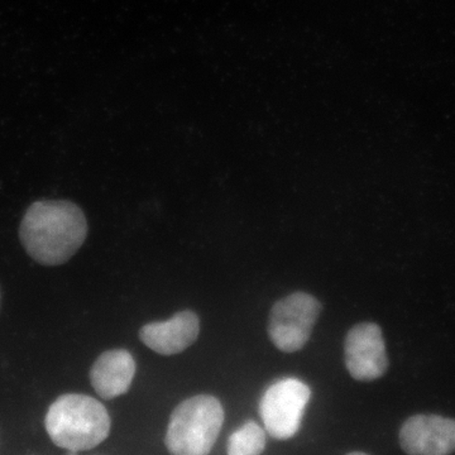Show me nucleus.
I'll list each match as a JSON object with an SVG mask.
<instances>
[{"mask_svg":"<svg viewBox=\"0 0 455 455\" xmlns=\"http://www.w3.org/2000/svg\"><path fill=\"white\" fill-rule=\"evenodd\" d=\"M136 362L128 350L113 349L99 355L90 372L95 392L104 400L122 396L131 388Z\"/></svg>","mask_w":455,"mask_h":455,"instance_id":"1a4fd4ad","label":"nucleus"},{"mask_svg":"<svg viewBox=\"0 0 455 455\" xmlns=\"http://www.w3.org/2000/svg\"><path fill=\"white\" fill-rule=\"evenodd\" d=\"M266 448V433L259 424L248 421L228 439V455H260Z\"/></svg>","mask_w":455,"mask_h":455,"instance_id":"9d476101","label":"nucleus"},{"mask_svg":"<svg viewBox=\"0 0 455 455\" xmlns=\"http://www.w3.org/2000/svg\"><path fill=\"white\" fill-rule=\"evenodd\" d=\"M311 390L298 379H283L269 386L259 401V415L272 438L291 439L298 434Z\"/></svg>","mask_w":455,"mask_h":455,"instance_id":"20e7f679","label":"nucleus"},{"mask_svg":"<svg viewBox=\"0 0 455 455\" xmlns=\"http://www.w3.org/2000/svg\"><path fill=\"white\" fill-rule=\"evenodd\" d=\"M44 425L57 447L77 453L98 447L108 438L110 418L106 406L94 397L66 394L50 406Z\"/></svg>","mask_w":455,"mask_h":455,"instance_id":"f03ea898","label":"nucleus"},{"mask_svg":"<svg viewBox=\"0 0 455 455\" xmlns=\"http://www.w3.org/2000/svg\"><path fill=\"white\" fill-rule=\"evenodd\" d=\"M401 449L407 455L455 453V420L440 415L419 414L401 427Z\"/></svg>","mask_w":455,"mask_h":455,"instance_id":"0eeeda50","label":"nucleus"},{"mask_svg":"<svg viewBox=\"0 0 455 455\" xmlns=\"http://www.w3.org/2000/svg\"><path fill=\"white\" fill-rule=\"evenodd\" d=\"M320 311L322 304L309 293L295 292L286 296L272 307L269 339L281 352H299L309 341Z\"/></svg>","mask_w":455,"mask_h":455,"instance_id":"39448f33","label":"nucleus"},{"mask_svg":"<svg viewBox=\"0 0 455 455\" xmlns=\"http://www.w3.org/2000/svg\"><path fill=\"white\" fill-rule=\"evenodd\" d=\"M88 221L79 206L66 200H40L27 209L20 238L27 253L44 266L68 262L82 248Z\"/></svg>","mask_w":455,"mask_h":455,"instance_id":"f257e3e1","label":"nucleus"},{"mask_svg":"<svg viewBox=\"0 0 455 455\" xmlns=\"http://www.w3.org/2000/svg\"><path fill=\"white\" fill-rule=\"evenodd\" d=\"M347 370L353 379L372 382L388 370L382 329L374 323H361L348 331L344 343Z\"/></svg>","mask_w":455,"mask_h":455,"instance_id":"423d86ee","label":"nucleus"},{"mask_svg":"<svg viewBox=\"0 0 455 455\" xmlns=\"http://www.w3.org/2000/svg\"><path fill=\"white\" fill-rule=\"evenodd\" d=\"M223 423L220 401L209 395H197L173 410L164 443L172 455H209Z\"/></svg>","mask_w":455,"mask_h":455,"instance_id":"7ed1b4c3","label":"nucleus"},{"mask_svg":"<svg viewBox=\"0 0 455 455\" xmlns=\"http://www.w3.org/2000/svg\"><path fill=\"white\" fill-rule=\"evenodd\" d=\"M347 455H368L366 453H361V451H353V453H349Z\"/></svg>","mask_w":455,"mask_h":455,"instance_id":"9b49d317","label":"nucleus"},{"mask_svg":"<svg viewBox=\"0 0 455 455\" xmlns=\"http://www.w3.org/2000/svg\"><path fill=\"white\" fill-rule=\"evenodd\" d=\"M199 333V316L194 311L185 310L164 322L149 323L143 326L140 339L158 355H175L193 346Z\"/></svg>","mask_w":455,"mask_h":455,"instance_id":"6e6552de","label":"nucleus"}]
</instances>
